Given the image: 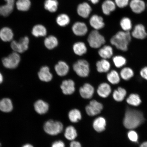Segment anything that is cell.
Wrapping results in <instances>:
<instances>
[{"instance_id":"cell-33","label":"cell","mask_w":147,"mask_h":147,"mask_svg":"<svg viewBox=\"0 0 147 147\" xmlns=\"http://www.w3.org/2000/svg\"><path fill=\"white\" fill-rule=\"evenodd\" d=\"M44 44L47 49H52L58 46V41L56 37L53 36H50L45 38Z\"/></svg>"},{"instance_id":"cell-3","label":"cell","mask_w":147,"mask_h":147,"mask_svg":"<svg viewBox=\"0 0 147 147\" xmlns=\"http://www.w3.org/2000/svg\"><path fill=\"white\" fill-rule=\"evenodd\" d=\"M63 126L62 123L58 121L49 120L44 125V129L46 133L51 136H56L63 130Z\"/></svg>"},{"instance_id":"cell-5","label":"cell","mask_w":147,"mask_h":147,"mask_svg":"<svg viewBox=\"0 0 147 147\" xmlns=\"http://www.w3.org/2000/svg\"><path fill=\"white\" fill-rule=\"evenodd\" d=\"M29 38L25 36L20 38L18 41L13 40L11 42V47L14 52L22 53L27 50L29 44Z\"/></svg>"},{"instance_id":"cell-2","label":"cell","mask_w":147,"mask_h":147,"mask_svg":"<svg viewBox=\"0 0 147 147\" xmlns=\"http://www.w3.org/2000/svg\"><path fill=\"white\" fill-rule=\"evenodd\" d=\"M131 36L130 32L119 31L112 37L110 40V43L119 50L125 51L128 50Z\"/></svg>"},{"instance_id":"cell-36","label":"cell","mask_w":147,"mask_h":147,"mask_svg":"<svg viewBox=\"0 0 147 147\" xmlns=\"http://www.w3.org/2000/svg\"><path fill=\"white\" fill-rule=\"evenodd\" d=\"M126 102L129 105L138 106L141 103L140 97L137 94H131L126 99Z\"/></svg>"},{"instance_id":"cell-9","label":"cell","mask_w":147,"mask_h":147,"mask_svg":"<svg viewBox=\"0 0 147 147\" xmlns=\"http://www.w3.org/2000/svg\"><path fill=\"white\" fill-rule=\"evenodd\" d=\"M103 108L101 103L95 100H92L86 107V111L90 116H94L99 114Z\"/></svg>"},{"instance_id":"cell-38","label":"cell","mask_w":147,"mask_h":147,"mask_svg":"<svg viewBox=\"0 0 147 147\" xmlns=\"http://www.w3.org/2000/svg\"><path fill=\"white\" fill-rule=\"evenodd\" d=\"M107 80L113 84H118L120 82V77L118 73L115 70H112L107 75Z\"/></svg>"},{"instance_id":"cell-19","label":"cell","mask_w":147,"mask_h":147,"mask_svg":"<svg viewBox=\"0 0 147 147\" xmlns=\"http://www.w3.org/2000/svg\"><path fill=\"white\" fill-rule=\"evenodd\" d=\"M106 126V119L102 117H97L93 122V128L98 133H101L104 131L105 129Z\"/></svg>"},{"instance_id":"cell-16","label":"cell","mask_w":147,"mask_h":147,"mask_svg":"<svg viewBox=\"0 0 147 147\" xmlns=\"http://www.w3.org/2000/svg\"><path fill=\"white\" fill-rule=\"evenodd\" d=\"M74 82L72 80H64L61 85V88L64 94L71 95L75 91Z\"/></svg>"},{"instance_id":"cell-50","label":"cell","mask_w":147,"mask_h":147,"mask_svg":"<svg viewBox=\"0 0 147 147\" xmlns=\"http://www.w3.org/2000/svg\"><path fill=\"white\" fill-rule=\"evenodd\" d=\"M1 143H0V147H1Z\"/></svg>"},{"instance_id":"cell-15","label":"cell","mask_w":147,"mask_h":147,"mask_svg":"<svg viewBox=\"0 0 147 147\" xmlns=\"http://www.w3.org/2000/svg\"><path fill=\"white\" fill-rule=\"evenodd\" d=\"M77 11L78 15L81 17L87 18L91 13L92 8L89 3L84 2L78 5L77 8Z\"/></svg>"},{"instance_id":"cell-35","label":"cell","mask_w":147,"mask_h":147,"mask_svg":"<svg viewBox=\"0 0 147 147\" xmlns=\"http://www.w3.org/2000/svg\"><path fill=\"white\" fill-rule=\"evenodd\" d=\"M120 26L123 30L126 32H130L133 27L131 20L127 17L122 18L120 22Z\"/></svg>"},{"instance_id":"cell-6","label":"cell","mask_w":147,"mask_h":147,"mask_svg":"<svg viewBox=\"0 0 147 147\" xmlns=\"http://www.w3.org/2000/svg\"><path fill=\"white\" fill-rule=\"evenodd\" d=\"M73 69L79 76L85 78L89 74V64L86 60H79L74 64Z\"/></svg>"},{"instance_id":"cell-45","label":"cell","mask_w":147,"mask_h":147,"mask_svg":"<svg viewBox=\"0 0 147 147\" xmlns=\"http://www.w3.org/2000/svg\"><path fill=\"white\" fill-rule=\"evenodd\" d=\"M69 147H82V145L78 141H73L70 144Z\"/></svg>"},{"instance_id":"cell-4","label":"cell","mask_w":147,"mask_h":147,"mask_svg":"<svg viewBox=\"0 0 147 147\" xmlns=\"http://www.w3.org/2000/svg\"><path fill=\"white\" fill-rule=\"evenodd\" d=\"M88 41L90 47L93 48L97 49L105 44L106 40L98 30H94L90 33L88 36Z\"/></svg>"},{"instance_id":"cell-42","label":"cell","mask_w":147,"mask_h":147,"mask_svg":"<svg viewBox=\"0 0 147 147\" xmlns=\"http://www.w3.org/2000/svg\"><path fill=\"white\" fill-rule=\"evenodd\" d=\"M129 0H115L116 6L120 8H123L129 4Z\"/></svg>"},{"instance_id":"cell-43","label":"cell","mask_w":147,"mask_h":147,"mask_svg":"<svg viewBox=\"0 0 147 147\" xmlns=\"http://www.w3.org/2000/svg\"><path fill=\"white\" fill-rule=\"evenodd\" d=\"M51 147H65V145L63 141L59 140L53 143Z\"/></svg>"},{"instance_id":"cell-41","label":"cell","mask_w":147,"mask_h":147,"mask_svg":"<svg viewBox=\"0 0 147 147\" xmlns=\"http://www.w3.org/2000/svg\"><path fill=\"white\" fill-rule=\"evenodd\" d=\"M128 139L130 141L136 143L138 140V136L136 132L134 130H130L127 134Z\"/></svg>"},{"instance_id":"cell-14","label":"cell","mask_w":147,"mask_h":147,"mask_svg":"<svg viewBox=\"0 0 147 147\" xmlns=\"http://www.w3.org/2000/svg\"><path fill=\"white\" fill-rule=\"evenodd\" d=\"M89 23L92 27L97 30L103 28L105 25L103 18L102 16L96 14L93 15L91 16L89 20Z\"/></svg>"},{"instance_id":"cell-49","label":"cell","mask_w":147,"mask_h":147,"mask_svg":"<svg viewBox=\"0 0 147 147\" xmlns=\"http://www.w3.org/2000/svg\"><path fill=\"white\" fill-rule=\"evenodd\" d=\"M22 147H34L32 145L30 144H26L24 145Z\"/></svg>"},{"instance_id":"cell-26","label":"cell","mask_w":147,"mask_h":147,"mask_svg":"<svg viewBox=\"0 0 147 147\" xmlns=\"http://www.w3.org/2000/svg\"><path fill=\"white\" fill-rule=\"evenodd\" d=\"M13 109L12 101L9 98H4L0 100V110L5 113H9Z\"/></svg>"},{"instance_id":"cell-25","label":"cell","mask_w":147,"mask_h":147,"mask_svg":"<svg viewBox=\"0 0 147 147\" xmlns=\"http://www.w3.org/2000/svg\"><path fill=\"white\" fill-rule=\"evenodd\" d=\"M55 71L59 76H64L68 73L69 67L65 62L60 61L55 66Z\"/></svg>"},{"instance_id":"cell-31","label":"cell","mask_w":147,"mask_h":147,"mask_svg":"<svg viewBox=\"0 0 147 147\" xmlns=\"http://www.w3.org/2000/svg\"><path fill=\"white\" fill-rule=\"evenodd\" d=\"M64 135L68 140L73 141L78 136V133L74 127L69 126L66 128Z\"/></svg>"},{"instance_id":"cell-48","label":"cell","mask_w":147,"mask_h":147,"mask_svg":"<svg viewBox=\"0 0 147 147\" xmlns=\"http://www.w3.org/2000/svg\"><path fill=\"white\" fill-rule=\"evenodd\" d=\"M3 75L0 73V84H1L3 82Z\"/></svg>"},{"instance_id":"cell-28","label":"cell","mask_w":147,"mask_h":147,"mask_svg":"<svg viewBox=\"0 0 147 147\" xmlns=\"http://www.w3.org/2000/svg\"><path fill=\"white\" fill-rule=\"evenodd\" d=\"M96 66L97 71L101 73L108 72L110 68V62L105 59L97 61Z\"/></svg>"},{"instance_id":"cell-17","label":"cell","mask_w":147,"mask_h":147,"mask_svg":"<svg viewBox=\"0 0 147 147\" xmlns=\"http://www.w3.org/2000/svg\"><path fill=\"white\" fill-rule=\"evenodd\" d=\"M94 88L89 84H84L80 89V94L82 98L84 99H90L94 93Z\"/></svg>"},{"instance_id":"cell-1","label":"cell","mask_w":147,"mask_h":147,"mask_svg":"<svg viewBox=\"0 0 147 147\" xmlns=\"http://www.w3.org/2000/svg\"><path fill=\"white\" fill-rule=\"evenodd\" d=\"M145 120L142 112L127 108L125 113L123 123L125 127L127 129H133L141 125Z\"/></svg>"},{"instance_id":"cell-29","label":"cell","mask_w":147,"mask_h":147,"mask_svg":"<svg viewBox=\"0 0 147 147\" xmlns=\"http://www.w3.org/2000/svg\"><path fill=\"white\" fill-rule=\"evenodd\" d=\"M58 2L57 0H45L44 8L49 12L54 13L58 10Z\"/></svg>"},{"instance_id":"cell-10","label":"cell","mask_w":147,"mask_h":147,"mask_svg":"<svg viewBox=\"0 0 147 147\" xmlns=\"http://www.w3.org/2000/svg\"><path fill=\"white\" fill-rule=\"evenodd\" d=\"M129 7L134 13H142L146 9V5L143 0H131L129 3Z\"/></svg>"},{"instance_id":"cell-39","label":"cell","mask_w":147,"mask_h":147,"mask_svg":"<svg viewBox=\"0 0 147 147\" xmlns=\"http://www.w3.org/2000/svg\"><path fill=\"white\" fill-rule=\"evenodd\" d=\"M134 75V71L129 67L124 68L121 71L120 76L123 80H128L133 77Z\"/></svg>"},{"instance_id":"cell-24","label":"cell","mask_w":147,"mask_h":147,"mask_svg":"<svg viewBox=\"0 0 147 147\" xmlns=\"http://www.w3.org/2000/svg\"><path fill=\"white\" fill-rule=\"evenodd\" d=\"M97 92L100 97L102 98H106L111 93V89L109 84L106 83H103L99 86Z\"/></svg>"},{"instance_id":"cell-32","label":"cell","mask_w":147,"mask_h":147,"mask_svg":"<svg viewBox=\"0 0 147 147\" xmlns=\"http://www.w3.org/2000/svg\"><path fill=\"white\" fill-rule=\"evenodd\" d=\"M127 92L124 88L119 87L113 92V97L117 102H121L123 100L126 96Z\"/></svg>"},{"instance_id":"cell-44","label":"cell","mask_w":147,"mask_h":147,"mask_svg":"<svg viewBox=\"0 0 147 147\" xmlns=\"http://www.w3.org/2000/svg\"><path fill=\"white\" fill-rule=\"evenodd\" d=\"M140 74L143 78L147 80V67L143 68L141 70Z\"/></svg>"},{"instance_id":"cell-46","label":"cell","mask_w":147,"mask_h":147,"mask_svg":"<svg viewBox=\"0 0 147 147\" xmlns=\"http://www.w3.org/2000/svg\"><path fill=\"white\" fill-rule=\"evenodd\" d=\"M88 1H90L93 4L95 5L98 3L100 0H88Z\"/></svg>"},{"instance_id":"cell-8","label":"cell","mask_w":147,"mask_h":147,"mask_svg":"<svg viewBox=\"0 0 147 147\" xmlns=\"http://www.w3.org/2000/svg\"><path fill=\"white\" fill-rule=\"evenodd\" d=\"M4 4L0 5V16L8 17L13 11L16 7V0H4Z\"/></svg>"},{"instance_id":"cell-37","label":"cell","mask_w":147,"mask_h":147,"mask_svg":"<svg viewBox=\"0 0 147 147\" xmlns=\"http://www.w3.org/2000/svg\"><path fill=\"white\" fill-rule=\"evenodd\" d=\"M56 22L61 27H65L70 22L69 16L67 14H61L56 18Z\"/></svg>"},{"instance_id":"cell-51","label":"cell","mask_w":147,"mask_h":147,"mask_svg":"<svg viewBox=\"0 0 147 147\" xmlns=\"http://www.w3.org/2000/svg\"></svg>"},{"instance_id":"cell-34","label":"cell","mask_w":147,"mask_h":147,"mask_svg":"<svg viewBox=\"0 0 147 147\" xmlns=\"http://www.w3.org/2000/svg\"><path fill=\"white\" fill-rule=\"evenodd\" d=\"M69 118L71 122L76 123L81 119V113L79 110L75 109L71 110L69 113Z\"/></svg>"},{"instance_id":"cell-12","label":"cell","mask_w":147,"mask_h":147,"mask_svg":"<svg viewBox=\"0 0 147 147\" xmlns=\"http://www.w3.org/2000/svg\"><path fill=\"white\" fill-rule=\"evenodd\" d=\"M14 34L12 29L8 26L3 27L0 29V39L5 42L13 40Z\"/></svg>"},{"instance_id":"cell-30","label":"cell","mask_w":147,"mask_h":147,"mask_svg":"<svg viewBox=\"0 0 147 147\" xmlns=\"http://www.w3.org/2000/svg\"><path fill=\"white\" fill-rule=\"evenodd\" d=\"M73 49L75 54L79 56H82L87 51V48L85 43L82 42L75 43L73 45Z\"/></svg>"},{"instance_id":"cell-23","label":"cell","mask_w":147,"mask_h":147,"mask_svg":"<svg viewBox=\"0 0 147 147\" xmlns=\"http://www.w3.org/2000/svg\"><path fill=\"white\" fill-rule=\"evenodd\" d=\"M32 34L35 37L45 36L47 34V30L44 25L38 24L34 26L32 29Z\"/></svg>"},{"instance_id":"cell-40","label":"cell","mask_w":147,"mask_h":147,"mask_svg":"<svg viewBox=\"0 0 147 147\" xmlns=\"http://www.w3.org/2000/svg\"><path fill=\"white\" fill-rule=\"evenodd\" d=\"M113 61L116 67L120 68L123 67L126 63V60L124 57L121 56H115L113 58Z\"/></svg>"},{"instance_id":"cell-20","label":"cell","mask_w":147,"mask_h":147,"mask_svg":"<svg viewBox=\"0 0 147 147\" xmlns=\"http://www.w3.org/2000/svg\"><path fill=\"white\" fill-rule=\"evenodd\" d=\"M38 75L40 80L44 82H50L53 78L52 74L50 72L49 67L47 66L42 67Z\"/></svg>"},{"instance_id":"cell-21","label":"cell","mask_w":147,"mask_h":147,"mask_svg":"<svg viewBox=\"0 0 147 147\" xmlns=\"http://www.w3.org/2000/svg\"><path fill=\"white\" fill-rule=\"evenodd\" d=\"M48 104L42 100H38L35 103L34 109L37 113L40 115H43L47 113L49 109Z\"/></svg>"},{"instance_id":"cell-7","label":"cell","mask_w":147,"mask_h":147,"mask_svg":"<svg viewBox=\"0 0 147 147\" xmlns=\"http://www.w3.org/2000/svg\"><path fill=\"white\" fill-rule=\"evenodd\" d=\"M21 57L18 53L13 52L8 57L3 58L2 63L5 67L9 69H14L19 65Z\"/></svg>"},{"instance_id":"cell-27","label":"cell","mask_w":147,"mask_h":147,"mask_svg":"<svg viewBox=\"0 0 147 147\" xmlns=\"http://www.w3.org/2000/svg\"><path fill=\"white\" fill-rule=\"evenodd\" d=\"M98 53L99 55L103 59H108L113 56V49L111 46L105 45L99 49Z\"/></svg>"},{"instance_id":"cell-13","label":"cell","mask_w":147,"mask_h":147,"mask_svg":"<svg viewBox=\"0 0 147 147\" xmlns=\"http://www.w3.org/2000/svg\"><path fill=\"white\" fill-rule=\"evenodd\" d=\"M72 30L75 35L82 36L87 34L88 28L86 24L78 22L74 24L72 27Z\"/></svg>"},{"instance_id":"cell-18","label":"cell","mask_w":147,"mask_h":147,"mask_svg":"<svg viewBox=\"0 0 147 147\" xmlns=\"http://www.w3.org/2000/svg\"><path fill=\"white\" fill-rule=\"evenodd\" d=\"M115 2L112 0H105L102 5L103 13L106 16H109L112 12L115 11L116 8Z\"/></svg>"},{"instance_id":"cell-11","label":"cell","mask_w":147,"mask_h":147,"mask_svg":"<svg viewBox=\"0 0 147 147\" xmlns=\"http://www.w3.org/2000/svg\"><path fill=\"white\" fill-rule=\"evenodd\" d=\"M131 34L133 38L138 40L144 39L147 36L146 28L142 24H138L136 25Z\"/></svg>"},{"instance_id":"cell-47","label":"cell","mask_w":147,"mask_h":147,"mask_svg":"<svg viewBox=\"0 0 147 147\" xmlns=\"http://www.w3.org/2000/svg\"><path fill=\"white\" fill-rule=\"evenodd\" d=\"M140 147H147V142H143Z\"/></svg>"},{"instance_id":"cell-22","label":"cell","mask_w":147,"mask_h":147,"mask_svg":"<svg viewBox=\"0 0 147 147\" xmlns=\"http://www.w3.org/2000/svg\"><path fill=\"white\" fill-rule=\"evenodd\" d=\"M31 0H17L16 7L18 11L22 12L28 11L32 6Z\"/></svg>"}]
</instances>
